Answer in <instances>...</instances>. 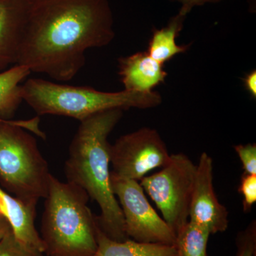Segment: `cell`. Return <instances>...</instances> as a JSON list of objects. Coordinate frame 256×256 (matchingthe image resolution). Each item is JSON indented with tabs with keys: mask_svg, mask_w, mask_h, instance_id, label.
Returning a JSON list of instances; mask_svg holds the SVG:
<instances>
[{
	"mask_svg": "<svg viewBox=\"0 0 256 256\" xmlns=\"http://www.w3.org/2000/svg\"><path fill=\"white\" fill-rule=\"evenodd\" d=\"M110 184L122 210L128 238L146 244L175 245L176 234L149 203L139 181L118 178L110 172Z\"/></svg>",
	"mask_w": 256,
	"mask_h": 256,
	"instance_id": "obj_7",
	"label": "cell"
},
{
	"mask_svg": "<svg viewBox=\"0 0 256 256\" xmlns=\"http://www.w3.org/2000/svg\"><path fill=\"white\" fill-rule=\"evenodd\" d=\"M196 171V164L188 156L176 153L160 172L140 182L176 236L188 222Z\"/></svg>",
	"mask_w": 256,
	"mask_h": 256,
	"instance_id": "obj_6",
	"label": "cell"
},
{
	"mask_svg": "<svg viewBox=\"0 0 256 256\" xmlns=\"http://www.w3.org/2000/svg\"><path fill=\"white\" fill-rule=\"evenodd\" d=\"M22 96L40 116L54 114L79 121L111 109H148L162 102L160 92H104L88 86H73L41 78H30L22 85Z\"/></svg>",
	"mask_w": 256,
	"mask_h": 256,
	"instance_id": "obj_4",
	"label": "cell"
},
{
	"mask_svg": "<svg viewBox=\"0 0 256 256\" xmlns=\"http://www.w3.org/2000/svg\"><path fill=\"white\" fill-rule=\"evenodd\" d=\"M114 26L109 0H37L28 14L16 65L68 82L85 65L88 50L112 41Z\"/></svg>",
	"mask_w": 256,
	"mask_h": 256,
	"instance_id": "obj_1",
	"label": "cell"
},
{
	"mask_svg": "<svg viewBox=\"0 0 256 256\" xmlns=\"http://www.w3.org/2000/svg\"><path fill=\"white\" fill-rule=\"evenodd\" d=\"M236 256H256V222L252 220L248 226L238 232L236 238Z\"/></svg>",
	"mask_w": 256,
	"mask_h": 256,
	"instance_id": "obj_18",
	"label": "cell"
},
{
	"mask_svg": "<svg viewBox=\"0 0 256 256\" xmlns=\"http://www.w3.org/2000/svg\"><path fill=\"white\" fill-rule=\"evenodd\" d=\"M171 156L156 130L140 128L110 144L111 172L118 178L140 181L151 170L168 164Z\"/></svg>",
	"mask_w": 256,
	"mask_h": 256,
	"instance_id": "obj_8",
	"label": "cell"
},
{
	"mask_svg": "<svg viewBox=\"0 0 256 256\" xmlns=\"http://www.w3.org/2000/svg\"><path fill=\"white\" fill-rule=\"evenodd\" d=\"M28 67L14 65L0 72V118H10L22 102L21 82L31 74Z\"/></svg>",
	"mask_w": 256,
	"mask_h": 256,
	"instance_id": "obj_15",
	"label": "cell"
},
{
	"mask_svg": "<svg viewBox=\"0 0 256 256\" xmlns=\"http://www.w3.org/2000/svg\"><path fill=\"white\" fill-rule=\"evenodd\" d=\"M118 69L124 90L128 92H152L168 76L164 65L152 58L146 50L121 57Z\"/></svg>",
	"mask_w": 256,
	"mask_h": 256,
	"instance_id": "obj_11",
	"label": "cell"
},
{
	"mask_svg": "<svg viewBox=\"0 0 256 256\" xmlns=\"http://www.w3.org/2000/svg\"><path fill=\"white\" fill-rule=\"evenodd\" d=\"M36 206L37 204L23 201L0 188V215L8 220L16 238L44 252L43 242L35 226Z\"/></svg>",
	"mask_w": 256,
	"mask_h": 256,
	"instance_id": "obj_12",
	"label": "cell"
},
{
	"mask_svg": "<svg viewBox=\"0 0 256 256\" xmlns=\"http://www.w3.org/2000/svg\"><path fill=\"white\" fill-rule=\"evenodd\" d=\"M122 109L98 112L80 121L64 166L68 182L86 191L98 204L102 232L117 242L127 240L122 210L110 184L109 134L124 116Z\"/></svg>",
	"mask_w": 256,
	"mask_h": 256,
	"instance_id": "obj_2",
	"label": "cell"
},
{
	"mask_svg": "<svg viewBox=\"0 0 256 256\" xmlns=\"http://www.w3.org/2000/svg\"><path fill=\"white\" fill-rule=\"evenodd\" d=\"M188 15L180 10L164 26L154 30L146 50L152 58L164 65L175 56L185 53L188 50L190 45H178L176 42V38L182 31Z\"/></svg>",
	"mask_w": 256,
	"mask_h": 256,
	"instance_id": "obj_13",
	"label": "cell"
},
{
	"mask_svg": "<svg viewBox=\"0 0 256 256\" xmlns=\"http://www.w3.org/2000/svg\"><path fill=\"white\" fill-rule=\"evenodd\" d=\"M168 1L173 2H178L181 5L180 9L186 14H190L192 10L196 6H203L206 4H212V3L220 2L224 0H168ZM248 4L249 11L252 12H256V0H247Z\"/></svg>",
	"mask_w": 256,
	"mask_h": 256,
	"instance_id": "obj_21",
	"label": "cell"
},
{
	"mask_svg": "<svg viewBox=\"0 0 256 256\" xmlns=\"http://www.w3.org/2000/svg\"><path fill=\"white\" fill-rule=\"evenodd\" d=\"M188 222L210 234L222 233L228 227V210L218 201L214 191L213 160L206 152L202 153L196 164Z\"/></svg>",
	"mask_w": 256,
	"mask_h": 256,
	"instance_id": "obj_9",
	"label": "cell"
},
{
	"mask_svg": "<svg viewBox=\"0 0 256 256\" xmlns=\"http://www.w3.org/2000/svg\"><path fill=\"white\" fill-rule=\"evenodd\" d=\"M210 235L206 229L188 222L176 234V256H208L207 246Z\"/></svg>",
	"mask_w": 256,
	"mask_h": 256,
	"instance_id": "obj_16",
	"label": "cell"
},
{
	"mask_svg": "<svg viewBox=\"0 0 256 256\" xmlns=\"http://www.w3.org/2000/svg\"><path fill=\"white\" fill-rule=\"evenodd\" d=\"M238 192L242 196L244 212H250L256 202V174L244 173L239 184Z\"/></svg>",
	"mask_w": 256,
	"mask_h": 256,
	"instance_id": "obj_19",
	"label": "cell"
},
{
	"mask_svg": "<svg viewBox=\"0 0 256 256\" xmlns=\"http://www.w3.org/2000/svg\"><path fill=\"white\" fill-rule=\"evenodd\" d=\"M0 256H45L44 252L22 242L10 230L0 240Z\"/></svg>",
	"mask_w": 256,
	"mask_h": 256,
	"instance_id": "obj_17",
	"label": "cell"
},
{
	"mask_svg": "<svg viewBox=\"0 0 256 256\" xmlns=\"http://www.w3.org/2000/svg\"><path fill=\"white\" fill-rule=\"evenodd\" d=\"M31 1H32V2H35V1H37V0H31Z\"/></svg>",
	"mask_w": 256,
	"mask_h": 256,
	"instance_id": "obj_24",
	"label": "cell"
},
{
	"mask_svg": "<svg viewBox=\"0 0 256 256\" xmlns=\"http://www.w3.org/2000/svg\"><path fill=\"white\" fill-rule=\"evenodd\" d=\"M97 242V249L92 256H176L174 246L146 244L130 238L117 242L108 237L99 226Z\"/></svg>",
	"mask_w": 256,
	"mask_h": 256,
	"instance_id": "obj_14",
	"label": "cell"
},
{
	"mask_svg": "<svg viewBox=\"0 0 256 256\" xmlns=\"http://www.w3.org/2000/svg\"><path fill=\"white\" fill-rule=\"evenodd\" d=\"M37 119L15 121L0 118V182L14 196L36 204L46 196L52 176L36 139L25 130H33L43 137Z\"/></svg>",
	"mask_w": 256,
	"mask_h": 256,
	"instance_id": "obj_5",
	"label": "cell"
},
{
	"mask_svg": "<svg viewBox=\"0 0 256 256\" xmlns=\"http://www.w3.org/2000/svg\"><path fill=\"white\" fill-rule=\"evenodd\" d=\"M236 152L242 162L244 173L256 174V144L248 143L234 146Z\"/></svg>",
	"mask_w": 256,
	"mask_h": 256,
	"instance_id": "obj_20",
	"label": "cell"
},
{
	"mask_svg": "<svg viewBox=\"0 0 256 256\" xmlns=\"http://www.w3.org/2000/svg\"><path fill=\"white\" fill-rule=\"evenodd\" d=\"M244 87L252 98H256V72L252 70L244 78Z\"/></svg>",
	"mask_w": 256,
	"mask_h": 256,
	"instance_id": "obj_22",
	"label": "cell"
},
{
	"mask_svg": "<svg viewBox=\"0 0 256 256\" xmlns=\"http://www.w3.org/2000/svg\"><path fill=\"white\" fill-rule=\"evenodd\" d=\"M33 2L31 0H0V72L18 63Z\"/></svg>",
	"mask_w": 256,
	"mask_h": 256,
	"instance_id": "obj_10",
	"label": "cell"
},
{
	"mask_svg": "<svg viewBox=\"0 0 256 256\" xmlns=\"http://www.w3.org/2000/svg\"><path fill=\"white\" fill-rule=\"evenodd\" d=\"M40 236L48 256H92L98 247L96 216L90 197L74 184L52 175L44 198Z\"/></svg>",
	"mask_w": 256,
	"mask_h": 256,
	"instance_id": "obj_3",
	"label": "cell"
},
{
	"mask_svg": "<svg viewBox=\"0 0 256 256\" xmlns=\"http://www.w3.org/2000/svg\"><path fill=\"white\" fill-rule=\"evenodd\" d=\"M12 230L8 220L2 216L0 215V240H2L5 235Z\"/></svg>",
	"mask_w": 256,
	"mask_h": 256,
	"instance_id": "obj_23",
	"label": "cell"
}]
</instances>
